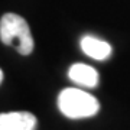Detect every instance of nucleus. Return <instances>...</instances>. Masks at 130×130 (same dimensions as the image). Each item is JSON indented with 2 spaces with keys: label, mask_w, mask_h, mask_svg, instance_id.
<instances>
[{
  "label": "nucleus",
  "mask_w": 130,
  "mask_h": 130,
  "mask_svg": "<svg viewBox=\"0 0 130 130\" xmlns=\"http://www.w3.org/2000/svg\"><path fill=\"white\" fill-rule=\"evenodd\" d=\"M58 107L70 119H85L97 114L100 104L91 94L78 88H65L58 95Z\"/></svg>",
  "instance_id": "obj_1"
},
{
  "label": "nucleus",
  "mask_w": 130,
  "mask_h": 130,
  "mask_svg": "<svg viewBox=\"0 0 130 130\" xmlns=\"http://www.w3.org/2000/svg\"><path fill=\"white\" fill-rule=\"evenodd\" d=\"M0 39L6 45H12L14 41H18L16 49L22 55H29L35 45L28 22L14 13L3 14L0 20Z\"/></svg>",
  "instance_id": "obj_2"
},
{
  "label": "nucleus",
  "mask_w": 130,
  "mask_h": 130,
  "mask_svg": "<svg viewBox=\"0 0 130 130\" xmlns=\"http://www.w3.org/2000/svg\"><path fill=\"white\" fill-rule=\"evenodd\" d=\"M36 117L28 111L0 114V130H35Z\"/></svg>",
  "instance_id": "obj_3"
},
{
  "label": "nucleus",
  "mask_w": 130,
  "mask_h": 130,
  "mask_svg": "<svg viewBox=\"0 0 130 130\" xmlns=\"http://www.w3.org/2000/svg\"><path fill=\"white\" fill-rule=\"evenodd\" d=\"M81 49L85 55L90 58H94L97 61L107 59L111 55V46L106 41H101L98 38H94L91 35H87L81 39Z\"/></svg>",
  "instance_id": "obj_4"
},
{
  "label": "nucleus",
  "mask_w": 130,
  "mask_h": 130,
  "mask_svg": "<svg viewBox=\"0 0 130 130\" xmlns=\"http://www.w3.org/2000/svg\"><path fill=\"white\" fill-rule=\"evenodd\" d=\"M68 77L75 84L90 87V88H93L98 84V72L93 67L85 64H74L68 71Z\"/></svg>",
  "instance_id": "obj_5"
},
{
  "label": "nucleus",
  "mask_w": 130,
  "mask_h": 130,
  "mask_svg": "<svg viewBox=\"0 0 130 130\" xmlns=\"http://www.w3.org/2000/svg\"><path fill=\"white\" fill-rule=\"evenodd\" d=\"M2 79H3V72H2V70H0V83H2Z\"/></svg>",
  "instance_id": "obj_6"
}]
</instances>
